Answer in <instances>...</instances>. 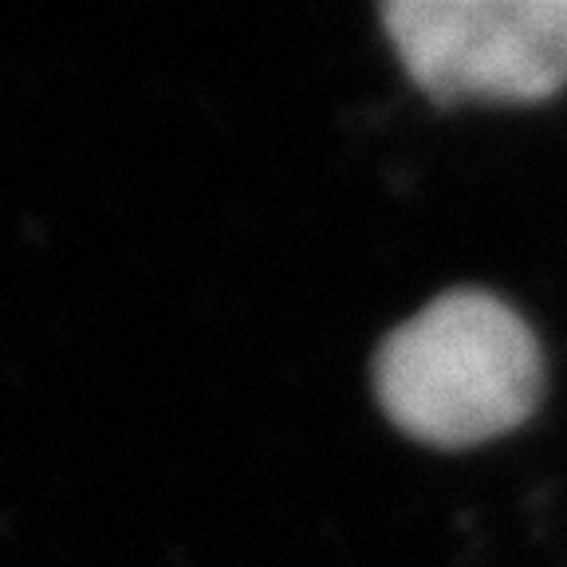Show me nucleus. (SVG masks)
I'll use <instances>...</instances> for the list:
<instances>
[{
    "instance_id": "1",
    "label": "nucleus",
    "mask_w": 567,
    "mask_h": 567,
    "mask_svg": "<svg viewBox=\"0 0 567 567\" xmlns=\"http://www.w3.org/2000/svg\"><path fill=\"white\" fill-rule=\"evenodd\" d=\"M540 347L508 303L445 292L390 331L374 359V390L390 422L430 445L501 437L536 410Z\"/></svg>"
},
{
    "instance_id": "2",
    "label": "nucleus",
    "mask_w": 567,
    "mask_h": 567,
    "mask_svg": "<svg viewBox=\"0 0 567 567\" xmlns=\"http://www.w3.org/2000/svg\"><path fill=\"white\" fill-rule=\"evenodd\" d=\"M382 24L437 103H536L567 87V0H394Z\"/></svg>"
}]
</instances>
